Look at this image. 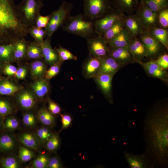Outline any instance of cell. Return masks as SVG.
Listing matches in <instances>:
<instances>
[{"label":"cell","mask_w":168,"mask_h":168,"mask_svg":"<svg viewBox=\"0 0 168 168\" xmlns=\"http://www.w3.org/2000/svg\"><path fill=\"white\" fill-rule=\"evenodd\" d=\"M12 108L9 102L7 101L0 100V115L5 116L11 114Z\"/></svg>","instance_id":"cell-44"},{"label":"cell","mask_w":168,"mask_h":168,"mask_svg":"<svg viewBox=\"0 0 168 168\" xmlns=\"http://www.w3.org/2000/svg\"><path fill=\"white\" fill-rule=\"evenodd\" d=\"M3 43H4L3 42H2V41H1L0 40V44H3Z\"/></svg>","instance_id":"cell-54"},{"label":"cell","mask_w":168,"mask_h":168,"mask_svg":"<svg viewBox=\"0 0 168 168\" xmlns=\"http://www.w3.org/2000/svg\"><path fill=\"white\" fill-rule=\"evenodd\" d=\"M50 17V14L46 16H42L40 14L36 20L35 26L40 29L45 28L49 22Z\"/></svg>","instance_id":"cell-46"},{"label":"cell","mask_w":168,"mask_h":168,"mask_svg":"<svg viewBox=\"0 0 168 168\" xmlns=\"http://www.w3.org/2000/svg\"><path fill=\"white\" fill-rule=\"evenodd\" d=\"M83 15L92 20L108 12L113 7L111 0H84Z\"/></svg>","instance_id":"cell-6"},{"label":"cell","mask_w":168,"mask_h":168,"mask_svg":"<svg viewBox=\"0 0 168 168\" xmlns=\"http://www.w3.org/2000/svg\"><path fill=\"white\" fill-rule=\"evenodd\" d=\"M21 87L13 82L5 79H0V95L12 96L19 91Z\"/></svg>","instance_id":"cell-27"},{"label":"cell","mask_w":168,"mask_h":168,"mask_svg":"<svg viewBox=\"0 0 168 168\" xmlns=\"http://www.w3.org/2000/svg\"><path fill=\"white\" fill-rule=\"evenodd\" d=\"M114 75L106 73H99L94 78L97 84L108 97H111L112 82Z\"/></svg>","instance_id":"cell-18"},{"label":"cell","mask_w":168,"mask_h":168,"mask_svg":"<svg viewBox=\"0 0 168 168\" xmlns=\"http://www.w3.org/2000/svg\"><path fill=\"white\" fill-rule=\"evenodd\" d=\"M156 63L163 69H166L168 68V54H163L157 57L155 60Z\"/></svg>","instance_id":"cell-47"},{"label":"cell","mask_w":168,"mask_h":168,"mask_svg":"<svg viewBox=\"0 0 168 168\" xmlns=\"http://www.w3.org/2000/svg\"><path fill=\"white\" fill-rule=\"evenodd\" d=\"M108 56L114 59L121 64L134 62L133 56L128 48L109 46Z\"/></svg>","instance_id":"cell-13"},{"label":"cell","mask_w":168,"mask_h":168,"mask_svg":"<svg viewBox=\"0 0 168 168\" xmlns=\"http://www.w3.org/2000/svg\"><path fill=\"white\" fill-rule=\"evenodd\" d=\"M62 62L59 61L51 66L47 69L44 78L49 80L57 75L59 72Z\"/></svg>","instance_id":"cell-41"},{"label":"cell","mask_w":168,"mask_h":168,"mask_svg":"<svg viewBox=\"0 0 168 168\" xmlns=\"http://www.w3.org/2000/svg\"><path fill=\"white\" fill-rule=\"evenodd\" d=\"M101 63L100 58L90 55L84 66L83 72L84 77L87 78H94L99 72Z\"/></svg>","instance_id":"cell-16"},{"label":"cell","mask_w":168,"mask_h":168,"mask_svg":"<svg viewBox=\"0 0 168 168\" xmlns=\"http://www.w3.org/2000/svg\"><path fill=\"white\" fill-rule=\"evenodd\" d=\"M17 101L23 109L29 110L33 108L36 103V96L33 92L25 90L17 95Z\"/></svg>","instance_id":"cell-21"},{"label":"cell","mask_w":168,"mask_h":168,"mask_svg":"<svg viewBox=\"0 0 168 168\" xmlns=\"http://www.w3.org/2000/svg\"><path fill=\"white\" fill-rule=\"evenodd\" d=\"M146 6L156 12L168 7V0H141Z\"/></svg>","instance_id":"cell-33"},{"label":"cell","mask_w":168,"mask_h":168,"mask_svg":"<svg viewBox=\"0 0 168 168\" xmlns=\"http://www.w3.org/2000/svg\"><path fill=\"white\" fill-rule=\"evenodd\" d=\"M18 139L25 147L30 149L37 150L40 143L35 136L30 133H24L19 135Z\"/></svg>","instance_id":"cell-29"},{"label":"cell","mask_w":168,"mask_h":168,"mask_svg":"<svg viewBox=\"0 0 168 168\" xmlns=\"http://www.w3.org/2000/svg\"><path fill=\"white\" fill-rule=\"evenodd\" d=\"M34 154L33 151L26 147L21 146L20 147L18 154L20 160L23 162H27L31 160L34 157Z\"/></svg>","instance_id":"cell-40"},{"label":"cell","mask_w":168,"mask_h":168,"mask_svg":"<svg viewBox=\"0 0 168 168\" xmlns=\"http://www.w3.org/2000/svg\"><path fill=\"white\" fill-rule=\"evenodd\" d=\"M124 17L116 22L101 36L107 43L118 35L124 28Z\"/></svg>","instance_id":"cell-28"},{"label":"cell","mask_w":168,"mask_h":168,"mask_svg":"<svg viewBox=\"0 0 168 168\" xmlns=\"http://www.w3.org/2000/svg\"><path fill=\"white\" fill-rule=\"evenodd\" d=\"M47 63L40 59L35 60L30 64V70L32 77L36 79L43 78L47 69Z\"/></svg>","instance_id":"cell-24"},{"label":"cell","mask_w":168,"mask_h":168,"mask_svg":"<svg viewBox=\"0 0 168 168\" xmlns=\"http://www.w3.org/2000/svg\"><path fill=\"white\" fill-rule=\"evenodd\" d=\"M27 72V69L25 68L20 67L17 69L15 76L18 79H23L26 77Z\"/></svg>","instance_id":"cell-53"},{"label":"cell","mask_w":168,"mask_h":168,"mask_svg":"<svg viewBox=\"0 0 168 168\" xmlns=\"http://www.w3.org/2000/svg\"><path fill=\"white\" fill-rule=\"evenodd\" d=\"M1 67V62H0V70Z\"/></svg>","instance_id":"cell-55"},{"label":"cell","mask_w":168,"mask_h":168,"mask_svg":"<svg viewBox=\"0 0 168 168\" xmlns=\"http://www.w3.org/2000/svg\"><path fill=\"white\" fill-rule=\"evenodd\" d=\"M37 117L39 121L44 125L49 126L52 125L55 122L54 115L48 109L44 108L40 109L38 112Z\"/></svg>","instance_id":"cell-32"},{"label":"cell","mask_w":168,"mask_h":168,"mask_svg":"<svg viewBox=\"0 0 168 168\" xmlns=\"http://www.w3.org/2000/svg\"><path fill=\"white\" fill-rule=\"evenodd\" d=\"M26 56L29 59L34 60L43 58L40 45L35 41L27 43Z\"/></svg>","instance_id":"cell-31"},{"label":"cell","mask_w":168,"mask_h":168,"mask_svg":"<svg viewBox=\"0 0 168 168\" xmlns=\"http://www.w3.org/2000/svg\"><path fill=\"white\" fill-rule=\"evenodd\" d=\"M139 63L152 76L163 80L166 79L167 75L164 69L161 68L155 61L151 59L147 62H141Z\"/></svg>","instance_id":"cell-19"},{"label":"cell","mask_w":168,"mask_h":168,"mask_svg":"<svg viewBox=\"0 0 168 168\" xmlns=\"http://www.w3.org/2000/svg\"><path fill=\"white\" fill-rule=\"evenodd\" d=\"M29 34L34 38L35 41L39 44L44 41L45 36V30L38 28L35 26L29 28Z\"/></svg>","instance_id":"cell-36"},{"label":"cell","mask_w":168,"mask_h":168,"mask_svg":"<svg viewBox=\"0 0 168 168\" xmlns=\"http://www.w3.org/2000/svg\"><path fill=\"white\" fill-rule=\"evenodd\" d=\"M145 149L143 152L154 167L168 166V112L167 107L154 109L144 122Z\"/></svg>","instance_id":"cell-1"},{"label":"cell","mask_w":168,"mask_h":168,"mask_svg":"<svg viewBox=\"0 0 168 168\" xmlns=\"http://www.w3.org/2000/svg\"><path fill=\"white\" fill-rule=\"evenodd\" d=\"M31 87L35 96L39 98H42L49 91L48 80L43 78L37 79L31 84Z\"/></svg>","instance_id":"cell-23"},{"label":"cell","mask_w":168,"mask_h":168,"mask_svg":"<svg viewBox=\"0 0 168 168\" xmlns=\"http://www.w3.org/2000/svg\"><path fill=\"white\" fill-rule=\"evenodd\" d=\"M15 145V140L11 136L4 135L0 137V149L1 150H12L14 149Z\"/></svg>","instance_id":"cell-34"},{"label":"cell","mask_w":168,"mask_h":168,"mask_svg":"<svg viewBox=\"0 0 168 168\" xmlns=\"http://www.w3.org/2000/svg\"><path fill=\"white\" fill-rule=\"evenodd\" d=\"M145 45L147 52L148 57L153 58L163 54L164 46L152 36L147 30L137 37Z\"/></svg>","instance_id":"cell-10"},{"label":"cell","mask_w":168,"mask_h":168,"mask_svg":"<svg viewBox=\"0 0 168 168\" xmlns=\"http://www.w3.org/2000/svg\"><path fill=\"white\" fill-rule=\"evenodd\" d=\"M0 44V62L8 63L14 60L13 43Z\"/></svg>","instance_id":"cell-26"},{"label":"cell","mask_w":168,"mask_h":168,"mask_svg":"<svg viewBox=\"0 0 168 168\" xmlns=\"http://www.w3.org/2000/svg\"><path fill=\"white\" fill-rule=\"evenodd\" d=\"M49 159L46 155H40L33 161L31 167L34 168H47Z\"/></svg>","instance_id":"cell-42"},{"label":"cell","mask_w":168,"mask_h":168,"mask_svg":"<svg viewBox=\"0 0 168 168\" xmlns=\"http://www.w3.org/2000/svg\"><path fill=\"white\" fill-rule=\"evenodd\" d=\"M50 40L46 38L39 44L44 60L50 66L60 61L57 53L52 48Z\"/></svg>","instance_id":"cell-15"},{"label":"cell","mask_w":168,"mask_h":168,"mask_svg":"<svg viewBox=\"0 0 168 168\" xmlns=\"http://www.w3.org/2000/svg\"><path fill=\"white\" fill-rule=\"evenodd\" d=\"M86 40L90 55L99 58L108 56L109 46L102 37L96 35Z\"/></svg>","instance_id":"cell-9"},{"label":"cell","mask_w":168,"mask_h":168,"mask_svg":"<svg viewBox=\"0 0 168 168\" xmlns=\"http://www.w3.org/2000/svg\"><path fill=\"white\" fill-rule=\"evenodd\" d=\"M124 153L126 160L132 168H154L149 158L143 153L135 155L124 151Z\"/></svg>","instance_id":"cell-12"},{"label":"cell","mask_w":168,"mask_h":168,"mask_svg":"<svg viewBox=\"0 0 168 168\" xmlns=\"http://www.w3.org/2000/svg\"><path fill=\"white\" fill-rule=\"evenodd\" d=\"M43 6L42 0H22L17 6L20 18L29 29L35 26L36 20Z\"/></svg>","instance_id":"cell-4"},{"label":"cell","mask_w":168,"mask_h":168,"mask_svg":"<svg viewBox=\"0 0 168 168\" xmlns=\"http://www.w3.org/2000/svg\"><path fill=\"white\" fill-rule=\"evenodd\" d=\"M140 0H113V8L124 14L133 13Z\"/></svg>","instance_id":"cell-17"},{"label":"cell","mask_w":168,"mask_h":168,"mask_svg":"<svg viewBox=\"0 0 168 168\" xmlns=\"http://www.w3.org/2000/svg\"><path fill=\"white\" fill-rule=\"evenodd\" d=\"M100 58L101 65L98 73H106L114 75L122 64L108 56Z\"/></svg>","instance_id":"cell-22"},{"label":"cell","mask_w":168,"mask_h":168,"mask_svg":"<svg viewBox=\"0 0 168 168\" xmlns=\"http://www.w3.org/2000/svg\"><path fill=\"white\" fill-rule=\"evenodd\" d=\"M17 70V68L14 65L7 64L5 65L3 69V72L6 75L12 76L15 75Z\"/></svg>","instance_id":"cell-52"},{"label":"cell","mask_w":168,"mask_h":168,"mask_svg":"<svg viewBox=\"0 0 168 168\" xmlns=\"http://www.w3.org/2000/svg\"><path fill=\"white\" fill-rule=\"evenodd\" d=\"M14 60H19L26 56L27 42L25 38L17 40L13 43Z\"/></svg>","instance_id":"cell-30"},{"label":"cell","mask_w":168,"mask_h":168,"mask_svg":"<svg viewBox=\"0 0 168 168\" xmlns=\"http://www.w3.org/2000/svg\"><path fill=\"white\" fill-rule=\"evenodd\" d=\"M128 48L133 56L134 62L140 63L145 57H148L145 46L137 37L133 38Z\"/></svg>","instance_id":"cell-14"},{"label":"cell","mask_w":168,"mask_h":168,"mask_svg":"<svg viewBox=\"0 0 168 168\" xmlns=\"http://www.w3.org/2000/svg\"><path fill=\"white\" fill-rule=\"evenodd\" d=\"M124 21V28L133 38L138 37L147 30L135 13L125 15Z\"/></svg>","instance_id":"cell-11"},{"label":"cell","mask_w":168,"mask_h":168,"mask_svg":"<svg viewBox=\"0 0 168 168\" xmlns=\"http://www.w3.org/2000/svg\"><path fill=\"white\" fill-rule=\"evenodd\" d=\"M61 118L62 129L61 130L66 129L71 125L72 119L71 116L67 114H60Z\"/></svg>","instance_id":"cell-49"},{"label":"cell","mask_w":168,"mask_h":168,"mask_svg":"<svg viewBox=\"0 0 168 168\" xmlns=\"http://www.w3.org/2000/svg\"><path fill=\"white\" fill-rule=\"evenodd\" d=\"M62 167L61 163L57 157L54 156L49 159L47 168H60Z\"/></svg>","instance_id":"cell-51"},{"label":"cell","mask_w":168,"mask_h":168,"mask_svg":"<svg viewBox=\"0 0 168 168\" xmlns=\"http://www.w3.org/2000/svg\"><path fill=\"white\" fill-rule=\"evenodd\" d=\"M55 50L58 54L60 61L61 62L71 60H76L77 59V56L64 48L59 47Z\"/></svg>","instance_id":"cell-37"},{"label":"cell","mask_w":168,"mask_h":168,"mask_svg":"<svg viewBox=\"0 0 168 168\" xmlns=\"http://www.w3.org/2000/svg\"><path fill=\"white\" fill-rule=\"evenodd\" d=\"M62 26L64 31L86 40L96 35L94 20L81 14L69 16Z\"/></svg>","instance_id":"cell-3"},{"label":"cell","mask_w":168,"mask_h":168,"mask_svg":"<svg viewBox=\"0 0 168 168\" xmlns=\"http://www.w3.org/2000/svg\"><path fill=\"white\" fill-rule=\"evenodd\" d=\"M29 29L20 18L14 0H0V40L13 43L25 38Z\"/></svg>","instance_id":"cell-2"},{"label":"cell","mask_w":168,"mask_h":168,"mask_svg":"<svg viewBox=\"0 0 168 168\" xmlns=\"http://www.w3.org/2000/svg\"><path fill=\"white\" fill-rule=\"evenodd\" d=\"M147 30L152 36L160 42L165 48L168 50V29H164L156 26Z\"/></svg>","instance_id":"cell-25"},{"label":"cell","mask_w":168,"mask_h":168,"mask_svg":"<svg viewBox=\"0 0 168 168\" xmlns=\"http://www.w3.org/2000/svg\"><path fill=\"white\" fill-rule=\"evenodd\" d=\"M53 133L47 128L43 127L39 128L37 130L36 137L39 142L46 143Z\"/></svg>","instance_id":"cell-38"},{"label":"cell","mask_w":168,"mask_h":168,"mask_svg":"<svg viewBox=\"0 0 168 168\" xmlns=\"http://www.w3.org/2000/svg\"><path fill=\"white\" fill-rule=\"evenodd\" d=\"M71 3L64 1L59 7L50 14L49 22L45 28V36L51 40L55 31L62 26L68 18L72 9Z\"/></svg>","instance_id":"cell-5"},{"label":"cell","mask_w":168,"mask_h":168,"mask_svg":"<svg viewBox=\"0 0 168 168\" xmlns=\"http://www.w3.org/2000/svg\"><path fill=\"white\" fill-rule=\"evenodd\" d=\"M135 12V14L147 30L157 26V12L149 8L141 0Z\"/></svg>","instance_id":"cell-8"},{"label":"cell","mask_w":168,"mask_h":168,"mask_svg":"<svg viewBox=\"0 0 168 168\" xmlns=\"http://www.w3.org/2000/svg\"><path fill=\"white\" fill-rule=\"evenodd\" d=\"M133 38L124 28L122 31L107 43L109 46L128 48Z\"/></svg>","instance_id":"cell-20"},{"label":"cell","mask_w":168,"mask_h":168,"mask_svg":"<svg viewBox=\"0 0 168 168\" xmlns=\"http://www.w3.org/2000/svg\"><path fill=\"white\" fill-rule=\"evenodd\" d=\"M60 142L58 136L57 134L53 133L45 143L46 148L49 151H54L58 148Z\"/></svg>","instance_id":"cell-39"},{"label":"cell","mask_w":168,"mask_h":168,"mask_svg":"<svg viewBox=\"0 0 168 168\" xmlns=\"http://www.w3.org/2000/svg\"><path fill=\"white\" fill-rule=\"evenodd\" d=\"M0 162L2 166L5 168H18L20 164L17 160L14 157H9L2 159Z\"/></svg>","instance_id":"cell-43"},{"label":"cell","mask_w":168,"mask_h":168,"mask_svg":"<svg viewBox=\"0 0 168 168\" xmlns=\"http://www.w3.org/2000/svg\"><path fill=\"white\" fill-rule=\"evenodd\" d=\"M22 121L25 125L29 127L33 126L36 124V119L34 114L30 112L26 113L24 114Z\"/></svg>","instance_id":"cell-45"},{"label":"cell","mask_w":168,"mask_h":168,"mask_svg":"<svg viewBox=\"0 0 168 168\" xmlns=\"http://www.w3.org/2000/svg\"><path fill=\"white\" fill-rule=\"evenodd\" d=\"M48 110L54 115L60 114L61 109L59 106L52 100L48 99Z\"/></svg>","instance_id":"cell-50"},{"label":"cell","mask_w":168,"mask_h":168,"mask_svg":"<svg viewBox=\"0 0 168 168\" xmlns=\"http://www.w3.org/2000/svg\"><path fill=\"white\" fill-rule=\"evenodd\" d=\"M19 123L17 120L13 116L7 119L5 123V127L8 129L15 130L18 128Z\"/></svg>","instance_id":"cell-48"},{"label":"cell","mask_w":168,"mask_h":168,"mask_svg":"<svg viewBox=\"0 0 168 168\" xmlns=\"http://www.w3.org/2000/svg\"><path fill=\"white\" fill-rule=\"evenodd\" d=\"M125 15L124 14L113 7L102 16L94 20L96 34L101 36L106 30Z\"/></svg>","instance_id":"cell-7"},{"label":"cell","mask_w":168,"mask_h":168,"mask_svg":"<svg viewBox=\"0 0 168 168\" xmlns=\"http://www.w3.org/2000/svg\"><path fill=\"white\" fill-rule=\"evenodd\" d=\"M157 26L164 29L168 28V7L163 8L156 12Z\"/></svg>","instance_id":"cell-35"}]
</instances>
